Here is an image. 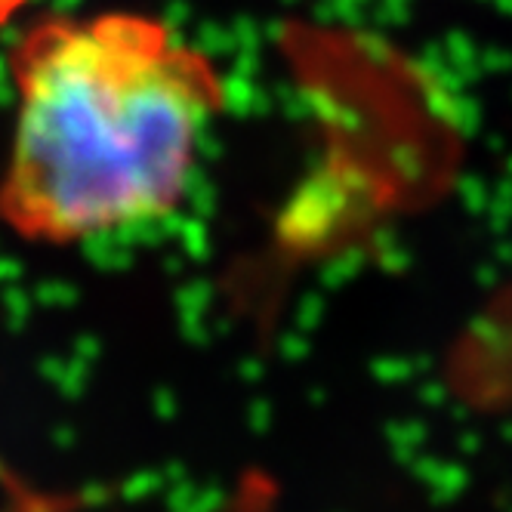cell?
<instances>
[{
    "label": "cell",
    "instance_id": "7a4b0ae2",
    "mask_svg": "<svg viewBox=\"0 0 512 512\" xmlns=\"http://www.w3.org/2000/svg\"><path fill=\"white\" fill-rule=\"evenodd\" d=\"M475 377L494 398H512V294L491 312L475 343Z\"/></svg>",
    "mask_w": 512,
    "mask_h": 512
},
{
    "label": "cell",
    "instance_id": "6da1fadb",
    "mask_svg": "<svg viewBox=\"0 0 512 512\" xmlns=\"http://www.w3.org/2000/svg\"><path fill=\"white\" fill-rule=\"evenodd\" d=\"M16 118L0 223L68 247L167 219L226 105L213 59L149 13H53L10 50Z\"/></svg>",
    "mask_w": 512,
    "mask_h": 512
}]
</instances>
